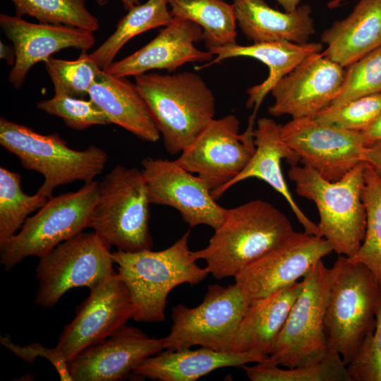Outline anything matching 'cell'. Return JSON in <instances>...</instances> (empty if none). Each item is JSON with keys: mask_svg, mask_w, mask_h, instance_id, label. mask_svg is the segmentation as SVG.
<instances>
[{"mask_svg": "<svg viewBox=\"0 0 381 381\" xmlns=\"http://www.w3.org/2000/svg\"><path fill=\"white\" fill-rule=\"evenodd\" d=\"M347 369L352 381H381V303L373 333L364 340Z\"/></svg>", "mask_w": 381, "mask_h": 381, "instance_id": "cell-38", "label": "cell"}, {"mask_svg": "<svg viewBox=\"0 0 381 381\" xmlns=\"http://www.w3.org/2000/svg\"><path fill=\"white\" fill-rule=\"evenodd\" d=\"M255 117L250 116L242 133L235 115L214 119L175 162L202 179L216 200L219 191L245 168L254 153Z\"/></svg>", "mask_w": 381, "mask_h": 381, "instance_id": "cell-12", "label": "cell"}, {"mask_svg": "<svg viewBox=\"0 0 381 381\" xmlns=\"http://www.w3.org/2000/svg\"><path fill=\"white\" fill-rule=\"evenodd\" d=\"M380 113L381 92L361 97L337 107L329 106L313 117L325 123L362 132Z\"/></svg>", "mask_w": 381, "mask_h": 381, "instance_id": "cell-37", "label": "cell"}, {"mask_svg": "<svg viewBox=\"0 0 381 381\" xmlns=\"http://www.w3.org/2000/svg\"><path fill=\"white\" fill-rule=\"evenodd\" d=\"M88 96L111 123L119 126L143 140L151 143L159 140L160 133L135 84L102 70Z\"/></svg>", "mask_w": 381, "mask_h": 381, "instance_id": "cell-27", "label": "cell"}, {"mask_svg": "<svg viewBox=\"0 0 381 381\" xmlns=\"http://www.w3.org/2000/svg\"><path fill=\"white\" fill-rule=\"evenodd\" d=\"M37 108L61 118L67 126L78 131L111 123L106 114L91 99L55 94L51 99L39 102Z\"/></svg>", "mask_w": 381, "mask_h": 381, "instance_id": "cell-36", "label": "cell"}, {"mask_svg": "<svg viewBox=\"0 0 381 381\" xmlns=\"http://www.w3.org/2000/svg\"><path fill=\"white\" fill-rule=\"evenodd\" d=\"M252 381H352L341 356L330 350L318 361L283 369L265 361L242 366Z\"/></svg>", "mask_w": 381, "mask_h": 381, "instance_id": "cell-31", "label": "cell"}, {"mask_svg": "<svg viewBox=\"0 0 381 381\" xmlns=\"http://www.w3.org/2000/svg\"><path fill=\"white\" fill-rule=\"evenodd\" d=\"M333 251L323 237L293 231L234 277L251 302L286 288L305 277L325 256Z\"/></svg>", "mask_w": 381, "mask_h": 381, "instance_id": "cell-15", "label": "cell"}, {"mask_svg": "<svg viewBox=\"0 0 381 381\" xmlns=\"http://www.w3.org/2000/svg\"><path fill=\"white\" fill-rule=\"evenodd\" d=\"M164 349V338H153L126 325L93 344L68 363L73 381H117L145 359Z\"/></svg>", "mask_w": 381, "mask_h": 381, "instance_id": "cell-18", "label": "cell"}, {"mask_svg": "<svg viewBox=\"0 0 381 381\" xmlns=\"http://www.w3.org/2000/svg\"><path fill=\"white\" fill-rule=\"evenodd\" d=\"M381 285L363 264L339 255L330 268L325 330L328 349L347 366L373 332Z\"/></svg>", "mask_w": 381, "mask_h": 381, "instance_id": "cell-4", "label": "cell"}, {"mask_svg": "<svg viewBox=\"0 0 381 381\" xmlns=\"http://www.w3.org/2000/svg\"><path fill=\"white\" fill-rule=\"evenodd\" d=\"M344 76L342 66L321 52L313 53L274 85L270 92L274 102L268 112L292 119L314 116L337 97Z\"/></svg>", "mask_w": 381, "mask_h": 381, "instance_id": "cell-17", "label": "cell"}, {"mask_svg": "<svg viewBox=\"0 0 381 381\" xmlns=\"http://www.w3.org/2000/svg\"><path fill=\"white\" fill-rule=\"evenodd\" d=\"M0 26L13 45L15 62L8 80L17 90L36 64L45 62L64 49L73 47L87 52L95 42L92 32L63 25L30 23L17 15L1 13Z\"/></svg>", "mask_w": 381, "mask_h": 381, "instance_id": "cell-19", "label": "cell"}, {"mask_svg": "<svg viewBox=\"0 0 381 381\" xmlns=\"http://www.w3.org/2000/svg\"><path fill=\"white\" fill-rule=\"evenodd\" d=\"M150 204L142 170L117 164L99 181L88 228L118 250L152 249Z\"/></svg>", "mask_w": 381, "mask_h": 381, "instance_id": "cell-7", "label": "cell"}, {"mask_svg": "<svg viewBox=\"0 0 381 381\" xmlns=\"http://www.w3.org/2000/svg\"><path fill=\"white\" fill-rule=\"evenodd\" d=\"M284 9L285 11L291 12L298 7L301 0H276Z\"/></svg>", "mask_w": 381, "mask_h": 381, "instance_id": "cell-43", "label": "cell"}, {"mask_svg": "<svg viewBox=\"0 0 381 381\" xmlns=\"http://www.w3.org/2000/svg\"><path fill=\"white\" fill-rule=\"evenodd\" d=\"M0 144L26 169L44 176L37 192L50 198L58 186L75 181L90 182L105 169L108 155L91 145L75 150L58 134H40L26 126L0 119Z\"/></svg>", "mask_w": 381, "mask_h": 381, "instance_id": "cell-6", "label": "cell"}, {"mask_svg": "<svg viewBox=\"0 0 381 381\" xmlns=\"http://www.w3.org/2000/svg\"><path fill=\"white\" fill-rule=\"evenodd\" d=\"M362 161L373 167L381 177V143L366 146L363 152Z\"/></svg>", "mask_w": 381, "mask_h": 381, "instance_id": "cell-40", "label": "cell"}, {"mask_svg": "<svg viewBox=\"0 0 381 381\" xmlns=\"http://www.w3.org/2000/svg\"><path fill=\"white\" fill-rule=\"evenodd\" d=\"M99 181L84 183L78 190L49 198L20 229L0 247L1 264L6 270L25 258H39L59 243L88 228L99 195Z\"/></svg>", "mask_w": 381, "mask_h": 381, "instance_id": "cell-8", "label": "cell"}, {"mask_svg": "<svg viewBox=\"0 0 381 381\" xmlns=\"http://www.w3.org/2000/svg\"><path fill=\"white\" fill-rule=\"evenodd\" d=\"M189 236L188 230L171 246L159 251L112 252L117 273L132 298L135 321H164L170 291L182 284H199L210 274L206 267L198 265L192 255Z\"/></svg>", "mask_w": 381, "mask_h": 381, "instance_id": "cell-2", "label": "cell"}, {"mask_svg": "<svg viewBox=\"0 0 381 381\" xmlns=\"http://www.w3.org/2000/svg\"><path fill=\"white\" fill-rule=\"evenodd\" d=\"M380 92L381 45L346 67L340 91L329 106L337 107Z\"/></svg>", "mask_w": 381, "mask_h": 381, "instance_id": "cell-35", "label": "cell"}, {"mask_svg": "<svg viewBox=\"0 0 381 381\" xmlns=\"http://www.w3.org/2000/svg\"><path fill=\"white\" fill-rule=\"evenodd\" d=\"M111 246L95 231L80 232L40 258L35 303L54 306L70 289H90L115 271Z\"/></svg>", "mask_w": 381, "mask_h": 381, "instance_id": "cell-10", "label": "cell"}, {"mask_svg": "<svg viewBox=\"0 0 381 381\" xmlns=\"http://www.w3.org/2000/svg\"><path fill=\"white\" fill-rule=\"evenodd\" d=\"M286 145L303 165L335 181L362 162L366 145L361 132L322 123L315 117L292 119L281 126Z\"/></svg>", "mask_w": 381, "mask_h": 381, "instance_id": "cell-13", "label": "cell"}, {"mask_svg": "<svg viewBox=\"0 0 381 381\" xmlns=\"http://www.w3.org/2000/svg\"><path fill=\"white\" fill-rule=\"evenodd\" d=\"M362 199L366 213L365 238L349 259L365 265L381 285V177L366 163Z\"/></svg>", "mask_w": 381, "mask_h": 381, "instance_id": "cell-32", "label": "cell"}, {"mask_svg": "<svg viewBox=\"0 0 381 381\" xmlns=\"http://www.w3.org/2000/svg\"><path fill=\"white\" fill-rule=\"evenodd\" d=\"M330 268L320 260L303 279L272 353L265 361L294 368L315 363L329 351L325 330Z\"/></svg>", "mask_w": 381, "mask_h": 381, "instance_id": "cell-11", "label": "cell"}, {"mask_svg": "<svg viewBox=\"0 0 381 381\" xmlns=\"http://www.w3.org/2000/svg\"><path fill=\"white\" fill-rule=\"evenodd\" d=\"M49 198L37 191L28 195L22 189L21 176L0 167V247L22 227L28 216L44 205Z\"/></svg>", "mask_w": 381, "mask_h": 381, "instance_id": "cell-30", "label": "cell"}, {"mask_svg": "<svg viewBox=\"0 0 381 381\" xmlns=\"http://www.w3.org/2000/svg\"><path fill=\"white\" fill-rule=\"evenodd\" d=\"M173 17L193 21L203 30L208 50L237 44L233 4L223 0H168Z\"/></svg>", "mask_w": 381, "mask_h": 381, "instance_id": "cell-28", "label": "cell"}, {"mask_svg": "<svg viewBox=\"0 0 381 381\" xmlns=\"http://www.w3.org/2000/svg\"><path fill=\"white\" fill-rule=\"evenodd\" d=\"M129 290L117 272L90 289L55 349L69 363L79 353L116 333L133 317Z\"/></svg>", "mask_w": 381, "mask_h": 381, "instance_id": "cell-14", "label": "cell"}, {"mask_svg": "<svg viewBox=\"0 0 381 381\" xmlns=\"http://www.w3.org/2000/svg\"><path fill=\"white\" fill-rule=\"evenodd\" d=\"M250 301L236 284L210 285L203 301L195 308L177 304L172 308L173 324L164 338V349L180 350L201 346L231 351V346Z\"/></svg>", "mask_w": 381, "mask_h": 381, "instance_id": "cell-9", "label": "cell"}, {"mask_svg": "<svg viewBox=\"0 0 381 381\" xmlns=\"http://www.w3.org/2000/svg\"><path fill=\"white\" fill-rule=\"evenodd\" d=\"M361 133L366 146L381 143V113L375 121Z\"/></svg>", "mask_w": 381, "mask_h": 381, "instance_id": "cell-41", "label": "cell"}, {"mask_svg": "<svg viewBox=\"0 0 381 381\" xmlns=\"http://www.w3.org/2000/svg\"><path fill=\"white\" fill-rule=\"evenodd\" d=\"M173 18L168 0H147L135 5L128 10L114 33L89 55L104 70L114 62L119 52L130 40L151 29L165 27Z\"/></svg>", "mask_w": 381, "mask_h": 381, "instance_id": "cell-29", "label": "cell"}, {"mask_svg": "<svg viewBox=\"0 0 381 381\" xmlns=\"http://www.w3.org/2000/svg\"><path fill=\"white\" fill-rule=\"evenodd\" d=\"M233 5L239 28L253 43H306L315 32L309 5L291 12L274 9L264 0H233Z\"/></svg>", "mask_w": 381, "mask_h": 381, "instance_id": "cell-25", "label": "cell"}, {"mask_svg": "<svg viewBox=\"0 0 381 381\" xmlns=\"http://www.w3.org/2000/svg\"><path fill=\"white\" fill-rule=\"evenodd\" d=\"M364 171L362 162L335 181L327 180L306 165H291L288 171L296 193L315 204L322 237L334 252L349 258L358 252L365 234Z\"/></svg>", "mask_w": 381, "mask_h": 381, "instance_id": "cell-5", "label": "cell"}, {"mask_svg": "<svg viewBox=\"0 0 381 381\" xmlns=\"http://www.w3.org/2000/svg\"><path fill=\"white\" fill-rule=\"evenodd\" d=\"M255 150L245 168L224 188L216 196L221 197L231 186L244 180L256 178L270 185L288 202L304 232L321 236L318 225L312 222L301 210L294 200L282 169V160L286 159L291 165L299 161L296 153L291 150L281 135V125L272 119H259L253 131Z\"/></svg>", "mask_w": 381, "mask_h": 381, "instance_id": "cell-21", "label": "cell"}, {"mask_svg": "<svg viewBox=\"0 0 381 381\" xmlns=\"http://www.w3.org/2000/svg\"><path fill=\"white\" fill-rule=\"evenodd\" d=\"M0 341L18 358L30 364H33L39 356L47 359L58 372L61 380L73 381L68 369V363L55 347L47 348L40 343L20 346L13 343L8 336H1Z\"/></svg>", "mask_w": 381, "mask_h": 381, "instance_id": "cell-39", "label": "cell"}, {"mask_svg": "<svg viewBox=\"0 0 381 381\" xmlns=\"http://www.w3.org/2000/svg\"><path fill=\"white\" fill-rule=\"evenodd\" d=\"M47 71L54 87L55 94L82 98L99 75L101 69L87 52L73 61L49 57L45 62Z\"/></svg>", "mask_w": 381, "mask_h": 381, "instance_id": "cell-34", "label": "cell"}, {"mask_svg": "<svg viewBox=\"0 0 381 381\" xmlns=\"http://www.w3.org/2000/svg\"><path fill=\"white\" fill-rule=\"evenodd\" d=\"M203 40V30L195 23L174 17L172 21L146 45L106 69L119 77L137 76L154 69L174 71L189 62H206L213 59L210 51H202L195 43Z\"/></svg>", "mask_w": 381, "mask_h": 381, "instance_id": "cell-20", "label": "cell"}, {"mask_svg": "<svg viewBox=\"0 0 381 381\" xmlns=\"http://www.w3.org/2000/svg\"><path fill=\"white\" fill-rule=\"evenodd\" d=\"M294 231L279 210L267 201L253 200L229 209L208 245L192 251V255L204 260L208 272L217 279L235 277Z\"/></svg>", "mask_w": 381, "mask_h": 381, "instance_id": "cell-3", "label": "cell"}, {"mask_svg": "<svg viewBox=\"0 0 381 381\" xmlns=\"http://www.w3.org/2000/svg\"><path fill=\"white\" fill-rule=\"evenodd\" d=\"M267 358L205 347L196 350L164 349L143 361L132 374L154 380L195 381L218 368L242 367Z\"/></svg>", "mask_w": 381, "mask_h": 381, "instance_id": "cell-24", "label": "cell"}, {"mask_svg": "<svg viewBox=\"0 0 381 381\" xmlns=\"http://www.w3.org/2000/svg\"><path fill=\"white\" fill-rule=\"evenodd\" d=\"M126 10H129L133 6L139 4V0H120Z\"/></svg>", "mask_w": 381, "mask_h": 381, "instance_id": "cell-44", "label": "cell"}, {"mask_svg": "<svg viewBox=\"0 0 381 381\" xmlns=\"http://www.w3.org/2000/svg\"><path fill=\"white\" fill-rule=\"evenodd\" d=\"M95 1L100 6H104L108 0H95Z\"/></svg>", "mask_w": 381, "mask_h": 381, "instance_id": "cell-46", "label": "cell"}, {"mask_svg": "<svg viewBox=\"0 0 381 381\" xmlns=\"http://www.w3.org/2000/svg\"><path fill=\"white\" fill-rule=\"evenodd\" d=\"M151 204L176 209L190 227L214 230L224 222L229 209L219 205L207 183L176 162L147 157L141 162Z\"/></svg>", "mask_w": 381, "mask_h": 381, "instance_id": "cell-16", "label": "cell"}, {"mask_svg": "<svg viewBox=\"0 0 381 381\" xmlns=\"http://www.w3.org/2000/svg\"><path fill=\"white\" fill-rule=\"evenodd\" d=\"M135 78L167 152L181 153L214 119V93L198 74L151 73Z\"/></svg>", "mask_w": 381, "mask_h": 381, "instance_id": "cell-1", "label": "cell"}, {"mask_svg": "<svg viewBox=\"0 0 381 381\" xmlns=\"http://www.w3.org/2000/svg\"><path fill=\"white\" fill-rule=\"evenodd\" d=\"M344 1V0H331L328 3L327 6L331 9L335 8L339 6Z\"/></svg>", "mask_w": 381, "mask_h": 381, "instance_id": "cell-45", "label": "cell"}, {"mask_svg": "<svg viewBox=\"0 0 381 381\" xmlns=\"http://www.w3.org/2000/svg\"><path fill=\"white\" fill-rule=\"evenodd\" d=\"M322 49L321 42L294 43L290 42H268L243 46L237 44L213 49L210 51L216 56L204 65L196 67L200 70L223 60L238 56L255 59L269 68L267 78L261 83L248 89V108H253L256 114L266 95L285 75L295 68L308 56Z\"/></svg>", "mask_w": 381, "mask_h": 381, "instance_id": "cell-23", "label": "cell"}, {"mask_svg": "<svg viewBox=\"0 0 381 381\" xmlns=\"http://www.w3.org/2000/svg\"><path fill=\"white\" fill-rule=\"evenodd\" d=\"M322 54L346 68L381 45V0H359L344 19L321 35Z\"/></svg>", "mask_w": 381, "mask_h": 381, "instance_id": "cell-26", "label": "cell"}, {"mask_svg": "<svg viewBox=\"0 0 381 381\" xmlns=\"http://www.w3.org/2000/svg\"><path fill=\"white\" fill-rule=\"evenodd\" d=\"M17 16H29L40 23L63 25L90 32L99 28L98 19L85 6V0H10Z\"/></svg>", "mask_w": 381, "mask_h": 381, "instance_id": "cell-33", "label": "cell"}, {"mask_svg": "<svg viewBox=\"0 0 381 381\" xmlns=\"http://www.w3.org/2000/svg\"><path fill=\"white\" fill-rule=\"evenodd\" d=\"M303 286V279L251 301L233 339L231 351L269 356Z\"/></svg>", "mask_w": 381, "mask_h": 381, "instance_id": "cell-22", "label": "cell"}, {"mask_svg": "<svg viewBox=\"0 0 381 381\" xmlns=\"http://www.w3.org/2000/svg\"><path fill=\"white\" fill-rule=\"evenodd\" d=\"M0 56L1 59H5L8 64L13 65L15 62L14 49H11L5 45L1 41L0 43Z\"/></svg>", "mask_w": 381, "mask_h": 381, "instance_id": "cell-42", "label": "cell"}]
</instances>
